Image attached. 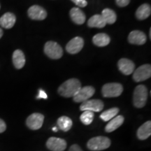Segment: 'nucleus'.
Wrapping results in <instances>:
<instances>
[{
    "mask_svg": "<svg viewBox=\"0 0 151 151\" xmlns=\"http://www.w3.org/2000/svg\"><path fill=\"white\" fill-rule=\"evenodd\" d=\"M81 88V83L77 78H70L58 88V93L64 97H73Z\"/></svg>",
    "mask_w": 151,
    "mask_h": 151,
    "instance_id": "1",
    "label": "nucleus"
},
{
    "mask_svg": "<svg viewBox=\"0 0 151 151\" xmlns=\"http://www.w3.org/2000/svg\"><path fill=\"white\" fill-rule=\"evenodd\" d=\"M148 99V89L143 85H139L134 91L133 103L135 107L141 109L145 106Z\"/></svg>",
    "mask_w": 151,
    "mask_h": 151,
    "instance_id": "2",
    "label": "nucleus"
},
{
    "mask_svg": "<svg viewBox=\"0 0 151 151\" xmlns=\"http://www.w3.org/2000/svg\"><path fill=\"white\" fill-rule=\"evenodd\" d=\"M111 146V140L106 137H96L90 139L87 143V147L90 150L100 151L109 148Z\"/></svg>",
    "mask_w": 151,
    "mask_h": 151,
    "instance_id": "3",
    "label": "nucleus"
},
{
    "mask_svg": "<svg viewBox=\"0 0 151 151\" xmlns=\"http://www.w3.org/2000/svg\"><path fill=\"white\" fill-rule=\"evenodd\" d=\"M123 92V87L118 83H106L102 87L101 93L103 97L106 98L117 97L121 95Z\"/></svg>",
    "mask_w": 151,
    "mask_h": 151,
    "instance_id": "4",
    "label": "nucleus"
},
{
    "mask_svg": "<svg viewBox=\"0 0 151 151\" xmlns=\"http://www.w3.org/2000/svg\"><path fill=\"white\" fill-rule=\"evenodd\" d=\"M44 52L48 58L52 60H58L63 55L62 47L55 41H48L44 46Z\"/></svg>",
    "mask_w": 151,
    "mask_h": 151,
    "instance_id": "5",
    "label": "nucleus"
},
{
    "mask_svg": "<svg viewBox=\"0 0 151 151\" xmlns=\"http://www.w3.org/2000/svg\"><path fill=\"white\" fill-rule=\"evenodd\" d=\"M151 76V66L149 64L141 65L134 71L133 79L135 82H141L150 78Z\"/></svg>",
    "mask_w": 151,
    "mask_h": 151,
    "instance_id": "6",
    "label": "nucleus"
},
{
    "mask_svg": "<svg viewBox=\"0 0 151 151\" xmlns=\"http://www.w3.org/2000/svg\"><path fill=\"white\" fill-rule=\"evenodd\" d=\"M104 102L100 99H88L81 104L80 110L89 111L92 112H100L104 109Z\"/></svg>",
    "mask_w": 151,
    "mask_h": 151,
    "instance_id": "7",
    "label": "nucleus"
},
{
    "mask_svg": "<svg viewBox=\"0 0 151 151\" xmlns=\"http://www.w3.org/2000/svg\"><path fill=\"white\" fill-rule=\"evenodd\" d=\"M95 92V89L92 86H86L81 88L76 94L73 97V101L77 103H83L91 98Z\"/></svg>",
    "mask_w": 151,
    "mask_h": 151,
    "instance_id": "8",
    "label": "nucleus"
},
{
    "mask_svg": "<svg viewBox=\"0 0 151 151\" xmlns=\"http://www.w3.org/2000/svg\"><path fill=\"white\" fill-rule=\"evenodd\" d=\"M44 116L39 113H35L31 114L27 118L26 124L30 129L37 130L42 127Z\"/></svg>",
    "mask_w": 151,
    "mask_h": 151,
    "instance_id": "9",
    "label": "nucleus"
},
{
    "mask_svg": "<svg viewBox=\"0 0 151 151\" xmlns=\"http://www.w3.org/2000/svg\"><path fill=\"white\" fill-rule=\"evenodd\" d=\"M83 46V39L80 37H76L68 42L66 46V50L70 54H77L82 50Z\"/></svg>",
    "mask_w": 151,
    "mask_h": 151,
    "instance_id": "10",
    "label": "nucleus"
},
{
    "mask_svg": "<svg viewBox=\"0 0 151 151\" xmlns=\"http://www.w3.org/2000/svg\"><path fill=\"white\" fill-rule=\"evenodd\" d=\"M27 14L29 18L34 20H43L47 17L46 11L39 5H33L29 7Z\"/></svg>",
    "mask_w": 151,
    "mask_h": 151,
    "instance_id": "11",
    "label": "nucleus"
},
{
    "mask_svg": "<svg viewBox=\"0 0 151 151\" xmlns=\"http://www.w3.org/2000/svg\"><path fill=\"white\" fill-rule=\"evenodd\" d=\"M46 146L52 151H64L67 148V142L60 138L50 137L47 141Z\"/></svg>",
    "mask_w": 151,
    "mask_h": 151,
    "instance_id": "12",
    "label": "nucleus"
},
{
    "mask_svg": "<svg viewBox=\"0 0 151 151\" xmlns=\"http://www.w3.org/2000/svg\"><path fill=\"white\" fill-rule=\"evenodd\" d=\"M119 70L124 75H130L134 72L135 69V65L132 60L127 58H122L118 62Z\"/></svg>",
    "mask_w": 151,
    "mask_h": 151,
    "instance_id": "13",
    "label": "nucleus"
},
{
    "mask_svg": "<svg viewBox=\"0 0 151 151\" xmlns=\"http://www.w3.org/2000/svg\"><path fill=\"white\" fill-rule=\"evenodd\" d=\"M128 41L131 44L143 45L147 41V37L143 32L134 30L128 36Z\"/></svg>",
    "mask_w": 151,
    "mask_h": 151,
    "instance_id": "14",
    "label": "nucleus"
},
{
    "mask_svg": "<svg viewBox=\"0 0 151 151\" xmlns=\"http://www.w3.org/2000/svg\"><path fill=\"white\" fill-rule=\"evenodd\" d=\"M16 21V17L12 13H6L0 18V26L5 29H11L14 26Z\"/></svg>",
    "mask_w": 151,
    "mask_h": 151,
    "instance_id": "15",
    "label": "nucleus"
},
{
    "mask_svg": "<svg viewBox=\"0 0 151 151\" xmlns=\"http://www.w3.org/2000/svg\"><path fill=\"white\" fill-rule=\"evenodd\" d=\"M69 15H70L72 21L76 24H83L86 22V15H85L83 11L79 8L73 7V8L71 9L70 12H69Z\"/></svg>",
    "mask_w": 151,
    "mask_h": 151,
    "instance_id": "16",
    "label": "nucleus"
},
{
    "mask_svg": "<svg viewBox=\"0 0 151 151\" xmlns=\"http://www.w3.org/2000/svg\"><path fill=\"white\" fill-rule=\"evenodd\" d=\"M13 63L18 69H22L25 64V57L21 50H16L13 53Z\"/></svg>",
    "mask_w": 151,
    "mask_h": 151,
    "instance_id": "17",
    "label": "nucleus"
},
{
    "mask_svg": "<svg viewBox=\"0 0 151 151\" xmlns=\"http://www.w3.org/2000/svg\"><path fill=\"white\" fill-rule=\"evenodd\" d=\"M151 135V122L150 120L143 124L137 130V137L140 140H146Z\"/></svg>",
    "mask_w": 151,
    "mask_h": 151,
    "instance_id": "18",
    "label": "nucleus"
},
{
    "mask_svg": "<svg viewBox=\"0 0 151 151\" xmlns=\"http://www.w3.org/2000/svg\"><path fill=\"white\" fill-rule=\"evenodd\" d=\"M124 118L122 116H118L111 119L105 127V131L106 132H112L118 129L124 122Z\"/></svg>",
    "mask_w": 151,
    "mask_h": 151,
    "instance_id": "19",
    "label": "nucleus"
},
{
    "mask_svg": "<svg viewBox=\"0 0 151 151\" xmlns=\"http://www.w3.org/2000/svg\"><path fill=\"white\" fill-rule=\"evenodd\" d=\"M111 39L108 35L105 33H99L94 35L92 38V42L94 45L99 47H104L109 44Z\"/></svg>",
    "mask_w": 151,
    "mask_h": 151,
    "instance_id": "20",
    "label": "nucleus"
},
{
    "mask_svg": "<svg viewBox=\"0 0 151 151\" xmlns=\"http://www.w3.org/2000/svg\"><path fill=\"white\" fill-rule=\"evenodd\" d=\"M151 7L148 4H143L136 11V17L138 20H143L150 16Z\"/></svg>",
    "mask_w": 151,
    "mask_h": 151,
    "instance_id": "21",
    "label": "nucleus"
},
{
    "mask_svg": "<svg viewBox=\"0 0 151 151\" xmlns=\"http://www.w3.org/2000/svg\"><path fill=\"white\" fill-rule=\"evenodd\" d=\"M105 20H104L101 15L96 14L92 16L88 21V25L90 27L96 28H103L106 26Z\"/></svg>",
    "mask_w": 151,
    "mask_h": 151,
    "instance_id": "22",
    "label": "nucleus"
},
{
    "mask_svg": "<svg viewBox=\"0 0 151 151\" xmlns=\"http://www.w3.org/2000/svg\"><path fill=\"white\" fill-rule=\"evenodd\" d=\"M58 125L63 132H68L72 127V120L67 116H61L58 119Z\"/></svg>",
    "mask_w": 151,
    "mask_h": 151,
    "instance_id": "23",
    "label": "nucleus"
},
{
    "mask_svg": "<svg viewBox=\"0 0 151 151\" xmlns=\"http://www.w3.org/2000/svg\"><path fill=\"white\" fill-rule=\"evenodd\" d=\"M101 16L105 20L106 23L112 24L116 21L117 16L114 11L111 9H105L101 12Z\"/></svg>",
    "mask_w": 151,
    "mask_h": 151,
    "instance_id": "24",
    "label": "nucleus"
},
{
    "mask_svg": "<svg viewBox=\"0 0 151 151\" xmlns=\"http://www.w3.org/2000/svg\"><path fill=\"white\" fill-rule=\"evenodd\" d=\"M119 109L116 108V107H114V108H111L109 110H106L101 113L100 115V118L101 120H103L104 121L108 122L109 120H111V119L115 118L118 113H119Z\"/></svg>",
    "mask_w": 151,
    "mask_h": 151,
    "instance_id": "25",
    "label": "nucleus"
},
{
    "mask_svg": "<svg viewBox=\"0 0 151 151\" xmlns=\"http://www.w3.org/2000/svg\"><path fill=\"white\" fill-rule=\"evenodd\" d=\"M94 116V115L93 112L89 111H85L80 116V120L84 124L88 125V124H91L93 121Z\"/></svg>",
    "mask_w": 151,
    "mask_h": 151,
    "instance_id": "26",
    "label": "nucleus"
},
{
    "mask_svg": "<svg viewBox=\"0 0 151 151\" xmlns=\"http://www.w3.org/2000/svg\"><path fill=\"white\" fill-rule=\"evenodd\" d=\"M71 1H72L76 5L78 6L79 7H81V8L86 7V6L88 5V2H87L86 0H71Z\"/></svg>",
    "mask_w": 151,
    "mask_h": 151,
    "instance_id": "27",
    "label": "nucleus"
},
{
    "mask_svg": "<svg viewBox=\"0 0 151 151\" xmlns=\"http://www.w3.org/2000/svg\"><path fill=\"white\" fill-rule=\"evenodd\" d=\"M116 4L120 7H125L130 3V0H116Z\"/></svg>",
    "mask_w": 151,
    "mask_h": 151,
    "instance_id": "28",
    "label": "nucleus"
},
{
    "mask_svg": "<svg viewBox=\"0 0 151 151\" xmlns=\"http://www.w3.org/2000/svg\"><path fill=\"white\" fill-rule=\"evenodd\" d=\"M47 98H48V95H47L46 92L43 91V90H39V94H38V96L37 97V99H46Z\"/></svg>",
    "mask_w": 151,
    "mask_h": 151,
    "instance_id": "29",
    "label": "nucleus"
},
{
    "mask_svg": "<svg viewBox=\"0 0 151 151\" xmlns=\"http://www.w3.org/2000/svg\"><path fill=\"white\" fill-rule=\"evenodd\" d=\"M6 129V124L3 120L0 119V133H2Z\"/></svg>",
    "mask_w": 151,
    "mask_h": 151,
    "instance_id": "30",
    "label": "nucleus"
},
{
    "mask_svg": "<svg viewBox=\"0 0 151 151\" xmlns=\"http://www.w3.org/2000/svg\"><path fill=\"white\" fill-rule=\"evenodd\" d=\"M69 151H83V150L81 148V147L78 145L73 144L70 147Z\"/></svg>",
    "mask_w": 151,
    "mask_h": 151,
    "instance_id": "31",
    "label": "nucleus"
},
{
    "mask_svg": "<svg viewBox=\"0 0 151 151\" xmlns=\"http://www.w3.org/2000/svg\"><path fill=\"white\" fill-rule=\"evenodd\" d=\"M3 36V30L1 29V28H0V39Z\"/></svg>",
    "mask_w": 151,
    "mask_h": 151,
    "instance_id": "32",
    "label": "nucleus"
},
{
    "mask_svg": "<svg viewBox=\"0 0 151 151\" xmlns=\"http://www.w3.org/2000/svg\"><path fill=\"white\" fill-rule=\"evenodd\" d=\"M52 131H54V132H58V128H57L56 127H53V128H52Z\"/></svg>",
    "mask_w": 151,
    "mask_h": 151,
    "instance_id": "33",
    "label": "nucleus"
},
{
    "mask_svg": "<svg viewBox=\"0 0 151 151\" xmlns=\"http://www.w3.org/2000/svg\"><path fill=\"white\" fill-rule=\"evenodd\" d=\"M149 37H150V39H151V29H150V32H149Z\"/></svg>",
    "mask_w": 151,
    "mask_h": 151,
    "instance_id": "34",
    "label": "nucleus"
},
{
    "mask_svg": "<svg viewBox=\"0 0 151 151\" xmlns=\"http://www.w3.org/2000/svg\"><path fill=\"white\" fill-rule=\"evenodd\" d=\"M0 9H1V5H0Z\"/></svg>",
    "mask_w": 151,
    "mask_h": 151,
    "instance_id": "35",
    "label": "nucleus"
}]
</instances>
